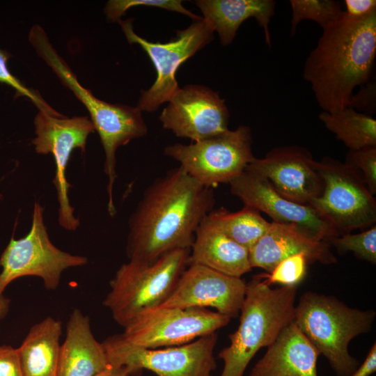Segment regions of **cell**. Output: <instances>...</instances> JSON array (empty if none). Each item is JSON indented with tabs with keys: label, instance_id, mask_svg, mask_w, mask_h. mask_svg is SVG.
<instances>
[{
	"label": "cell",
	"instance_id": "d4e9b609",
	"mask_svg": "<svg viewBox=\"0 0 376 376\" xmlns=\"http://www.w3.org/2000/svg\"><path fill=\"white\" fill-rule=\"evenodd\" d=\"M207 217L228 237L248 250L266 233L271 224L258 210L248 205L234 212L219 207L210 211Z\"/></svg>",
	"mask_w": 376,
	"mask_h": 376
},
{
	"label": "cell",
	"instance_id": "f1b7e54d",
	"mask_svg": "<svg viewBox=\"0 0 376 376\" xmlns=\"http://www.w3.org/2000/svg\"><path fill=\"white\" fill-rule=\"evenodd\" d=\"M308 263L304 255L297 254L281 261L269 273L263 275L269 285L297 286L306 276Z\"/></svg>",
	"mask_w": 376,
	"mask_h": 376
},
{
	"label": "cell",
	"instance_id": "e0dca14e",
	"mask_svg": "<svg viewBox=\"0 0 376 376\" xmlns=\"http://www.w3.org/2000/svg\"><path fill=\"white\" fill-rule=\"evenodd\" d=\"M246 283L209 267L189 264L170 297L159 307L215 308L230 319L238 316Z\"/></svg>",
	"mask_w": 376,
	"mask_h": 376
},
{
	"label": "cell",
	"instance_id": "5b68a950",
	"mask_svg": "<svg viewBox=\"0 0 376 376\" xmlns=\"http://www.w3.org/2000/svg\"><path fill=\"white\" fill-rule=\"evenodd\" d=\"M29 39L37 54L88 111L91 122L95 130L98 132L104 148V169L108 173L114 172L118 148L147 134L148 129L141 111L138 107L111 104L101 100L81 86L76 75L54 49L40 26L36 24L32 26Z\"/></svg>",
	"mask_w": 376,
	"mask_h": 376
},
{
	"label": "cell",
	"instance_id": "e575fe53",
	"mask_svg": "<svg viewBox=\"0 0 376 376\" xmlns=\"http://www.w3.org/2000/svg\"><path fill=\"white\" fill-rule=\"evenodd\" d=\"M376 370V344L370 349L362 364L350 376H370Z\"/></svg>",
	"mask_w": 376,
	"mask_h": 376
},
{
	"label": "cell",
	"instance_id": "4dcf8cb0",
	"mask_svg": "<svg viewBox=\"0 0 376 376\" xmlns=\"http://www.w3.org/2000/svg\"><path fill=\"white\" fill-rule=\"evenodd\" d=\"M9 58L8 54L0 49V83H4L16 91L19 96H24L29 98L38 109L49 114L61 116L62 114L51 107L38 93V92L27 88L19 79L10 73L7 66V61Z\"/></svg>",
	"mask_w": 376,
	"mask_h": 376
},
{
	"label": "cell",
	"instance_id": "4fadbf2b",
	"mask_svg": "<svg viewBox=\"0 0 376 376\" xmlns=\"http://www.w3.org/2000/svg\"><path fill=\"white\" fill-rule=\"evenodd\" d=\"M36 137L31 143L38 154H52L55 162L56 173L52 180L56 192L58 207V223L68 230L79 226V219L74 216L68 189L71 187L66 179V168L72 151L86 150L88 135L95 131L91 120L86 116H56L39 111L34 119Z\"/></svg>",
	"mask_w": 376,
	"mask_h": 376
},
{
	"label": "cell",
	"instance_id": "d6986e66",
	"mask_svg": "<svg viewBox=\"0 0 376 376\" xmlns=\"http://www.w3.org/2000/svg\"><path fill=\"white\" fill-rule=\"evenodd\" d=\"M320 354L292 321L267 347L247 376H318Z\"/></svg>",
	"mask_w": 376,
	"mask_h": 376
},
{
	"label": "cell",
	"instance_id": "cb8c5ba5",
	"mask_svg": "<svg viewBox=\"0 0 376 376\" xmlns=\"http://www.w3.org/2000/svg\"><path fill=\"white\" fill-rule=\"evenodd\" d=\"M319 119L350 150L376 146V120L350 107L329 113L322 111Z\"/></svg>",
	"mask_w": 376,
	"mask_h": 376
},
{
	"label": "cell",
	"instance_id": "8992f818",
	"mask_svg": "<svg viewBox=\"0 0 376 376\" xmlns=\"http://www.w3.org/2000/svg\"><path fill=\"white\" fill-rule=\"evenodd\" d=\"M189 253L190 249H176L151 263L130 260L123 264L103 301L114 320L125 327L140 313L160 306L189 265Z\"/></svg>",
	"mask_w": 376,
	"mask_h": 376
},
{
	"label": "cell",
	"instance_id": "6da1fadb",
	"mask_svg": "<svg viewBox=\"0 0 376 376\" xmlns=\"http://www.w3.org/2000/svg\"><path fill=\"white\" fill-rule=\"evenodd\" d=\"M214 203L213 188L180 166L168 171L146 189L129 219V259L151 263L170 251L190 249Z\"/></svg>",
	"mask_w": 376,
	"mask_h": 376
},
{
	"label": "cell",
	"instance_id": "7c38bea8",
	"mask_svg": "<svg viewBox=\"0 0 376 376\" xmlns=\"http://www.w3.org/2000/svg\"><path fill=\"white\" fill-rule=\"evenodd\" d=\"M229 321V318L205 308L157 307L135 317L120 335L144 348L174 347L216 332Z\"/></svg>",
	"mask_w": 376,
	"mask_h": 376
},
{
	"label": "cell",
	"instance_id": "ac0fdd59",
	"mask_svg": "<svg viewBox=\"0 0 376 376\" xmlns=\"http://www.w3.org/2000/svg\"><path fill=\"white\" fill-rule=\"evenodd\" d=\"M297 254L304 255L308 263L324 265L336 263L331 245L316 240L297 227L272 221L268 230L249 249L251 267L269 273L281 261Z\"/></svg>",
	"mask_w": 376,
	"mask_h": 376
},
{
	"label": "cell",
	"instance_id": "9a60e30c",
	"mask_svg": "<svg viewBox=\"0 0 376 376\" xmlns=\"http://www.w3.org/2000/svg\"><path fill=\"white\" fill-rule=\"evenodd\" d=\"M229 185L231 193L244 205L265 212L274 222L293 225L311 237L327 242L339 235L312 206L283 197L267 179L257 173L245 169Z\"/></svg>",
	"mask_w": 376,
	"mask_h": 376
},
{
	"label": "cell",
	"instance_id": "83f0119b",
	"mask_svg": "<svg viewBox=\"0 0 376 376\" xmlns=\"http://www.w3.org/2000/svg\"><path fill=\"white\" fill-rule=\"evenodd\" d=\"M182 2L181 0H111L105 6L104 13L110 21L118 22L129 8L143 6L178 12L193 21L202 18L186 9Z\"/></svg>",
	"mask_w": 376,
	"mask_h": 376
},
{
	"label": "cell",
	"instance_id": "8d00e7d4",
	"mask_svg": "<svg viewBox=\"0 0 376 376\" xmlns=\"http://www.w3.org/2000/svg\"><path fill=\"white\" fill-rule=\"evenodd\" d=\"M10 300L0 295V320L3 319L8 314L10 307Z\"/></svg>",
	"mask_w": 376,
	"mask_h": 376
},
{
	"label": "cell",
	"instance_id": "1f68e13d",
	"mask_svg": "<svg viewBox=\"0 0 376 376\" xmlns=\"http://www.w3.org/2000/svg\"><path fill=\"white\" fill-rule=\"evenodd\" d=\"M357 111L372 116L376 110V81L370 79L359 86L351 96L348 107Z\"/></svg>",
	"mask_w": 376,
	"mask_h": 376
},
{
	"label": "cell",
	"instance_id": "484cf974",
	"mask_svg": "<svg viewBox=\"0 0 376 376\" xmlns=\"http://www.w3.org/2000/svg\"><path fill=\"white\" fill-rule=\"evenodd\" d=\"M292 9L291 35H295L299 23L312 20L324 29L334 22L343 12L342 3L334 0H290Z\"/></svg>",
	"mask_w": 376,
	"mask_h": 376
},
{
	"label": "cell",
	"instance_id": "f546056e",
	"mask_svg": "<svg viewBox=\"0 0 376 376\" xmlns=\"http://www.w3.org/2000/svg\"><path fill=\"white\" fill-rule=\"evenodd\" d=\"M344 163L361 175L372 195L376 194V146L350 150Z\"/></svg>",
	"mask_w": 376,
	"mask_h": 376
},
{
	"label": "cell",
	"instance_id": "5bb4252c",
	"mask_svg": "<svg viewBox=\"0 0 376 376\" xmlns=\"http://www.w3.org/2000/svg\"><path fill=\"white\" fill-rule=\"evenodd\" d=\"M163 109V127L198 141L227 131L229 111L217 92L198 85L179 88Z\"/></svg>",
	"mask_w": 376,
	"mask_h": 376
},
{
	"label": "cell",
	"instance_id": "7402d4cb",
	"mask_svg": "<svg viewBox=\"0 0 376 376\" xmlns=\"http://www.w3.org/2000/svg\"><path fill=\"white\" fill-rule=\"evenodd\" d=\"M205 19L217 31L223 45H230L243 22L253 17L263 28L266 43L271 47L269 25L274 13L273 0H197Z\"/></svg>",
	"mask_w": 376,
	"mask_h": 376
},
{
	"label": "cell",
	"instance_id": "d590c367",
	"mask_svg": "<svg viewBox=\"0 0 376 376\" xmlns=\"http://www.w3.org/2000/svg\"><path fill=\"white\" fill-rule=\"evenodd\" d=\"M96 376H131L127 370L124 367H118L109 365L104 370Z\"/></svg>",
	"mask_w": 376,
	"mask_h": 376
},
{
	"label": "cell",
	"instance_id": "4316f807",
	"mask_svg": "<svg viewBox=\"0 0 376 376\" xmlns=\"http://www.w3.org/2000/svg\"><path fill=\"white\" fill-rule=\"evenodd\" d=\"M328 243L338 252L352 251L358 258L375 265L376 226L357 234L346 233L331 238Z\"/></svg>",
	"mask_w": 376,
	"mask_h": 376
},
{
	"label": "cell",
	"instance_id": "277c9868",
	"mask_svg": "<svg viewBox=\"0 0 376 376\" xmlns=\"http://www.w3.org/2000/svg\"><path fill=\"white\" fill-rule=\"evenodd\" d=\"M373 310L347 306L336 297L307 292L295 307L293 322L338 376H350L359 361L348 351L350 342L370 331Z\"/></svg>",
	"mask_w": 376,
	"mask_h": 376
},
{
	"label": "cell",
	"instance_id": "ba28073f",
	"mask_svg": "<svg viewBox=\"0 0 376 376\" xmlns=\"http://www.w3.org/2000/svg\"><path fill=\"white\" fill-rule=\"evenodd\" d=\"M324 188L309 203L339 235L370 228L376 222V201L361 175L353 168L329 157L315 160Z\"/></svg>",
	"mask_w": 376,
	"mask_h": 376
},
{
	"label": "cell",
	"instance_id": "8fae6325",
	"mask_svg": "<svg viewBox=\"0 0 376 376\" xmlns=\"http://www.w3.org/2000/svg\"><path fill=\"white\" fill-rule=\"evenodd\" d=\"M132 19L118 22L130 43L141 47L152 61L157 72L154 84L141 91L137 107L141 111H154L163 103L169 102L180 88L175 79L181 64L213 39L214 31L203 18L193 21L183 30L176 31V36L166 42H153L138 36L133 30Z\"/></svg>",
	"mask_w": 376,
	"mask_h": 376
},
{
	"label": "cell",
	"instance_id": "3957f363",
	"mask_svg": "<svg viewBox=\"0 0 376 376\" xmlns=\"http://www.w3.org/2000/svg\"><path fill=\"white\" fill-rule=\"evenodd\" d=\"M297 286L272 288L263 274L246 283L237 329L230 334L229 346L219 353L224 361L220 376H244L258 351L270 345L293 320Z\"/></svg>",
	"mask_w": 376,
	"mask_h": 376
},
{
	"label": "cell",
	"instance_id": "2e32d148",
	"mask_svg": "<svg viewBox=\"0 0 376 376\" xmlns=\"http://www.w3.org/2000/svg\"><path fill=\"white\" fill-rule=\"evenodd\" d=\"M315 164L307 149L285 146L272 148L263 158L255 157L245 169L264 177L283 197L308 205L324 188Z\"/></svg>",
	"mask_w": 376,
	"mask_h": 376
},
{
	"label": "cell",
	"instance_id": "30bf717a",
	"mask_svg": "<svg viewBox=\"0 0 376 376\" xmlns=\"http://www.w3.org/2000/svg\"><path fill=\"white\" fill-rule=\"evenodd\" d=\"M43 207L35 202L31 228L19 239L12 237L0 257V295L14 280L26 276L40 277L47 290H56L62 272L83 266L88 259L63 251L50 241L43 219Z\"/></svg>",
	"mask_w": 376,
	"mask_h": 376
},
{
	"label": "cell",
	"instance_id": "ffe728a7",
	"mask_svg": "<svg viewBox=\"0 0 376 376\" xmlns=\"http://www.w3.org/2000/svg\"><path fill=\"white\" fill-rule=\"evenodd\" d=\"M66 328L59 350L58 376H96L109 366L102 343L91 331L88 316L75 308Z\"/></svg>",
	"mask_w": 376,
	"mask_h": 376
},
{
	"label": "cell",
	"instance_id": "836d02e7",
	"mask_svg": "<svg viewBox=\"0 0 376 376\" xmlns=\"http://www.w3.org/2000/svg\"><path fill=\"white\" fill-rule=\"evenodd\" d=\"M343 2V12L350 18L362 19L376 13L375 0H345Z\"/></svg>",
	"mask_w": 376,
	"mask_h": 376
},
{
	"label": "cell",
	"instance_id": "d6a6232c",
	"mask_svg": "<svg viewBox=\"0 0 376 376\" xmlns=\"http://www.w3.org/2000/svg\"><path fill=\"white\" fill-rule=\"evenodd\" d=\"M0 376H23L17 350L0 345Z\"/></svg>",
	"mask_w": 376,
	"mask_h": 376
},
{
	"label": "cell",
	"instance_id": "7a4b0ae2",
	"mask_svg": "<svg viewBox=\"0 0 376 376\" xmlns=\"http://www.w3.org/2000/svg\"><path fill=\"white\" fill-rule=\"evenodd\" d=\"M376 56V13L362 19L344 12L322 29L307 57L303 77L323 110L348 107L354 89L370 79Z\"/></svg>",
	"mask_w": 376,
	"mask_h": 376
},
{
	"label": "cell",
	"instance_id": "52a82bcc",
	"mask_svg": "<svg viewBox=\"0 0 376 376\" xmlns=\"http://www.w3.org/2000/svg\"><path fill=\"white\" fill-rule=\"evenodd\" d=\"M216 332L190 343L164 349H149L126 341L120 334L105 339L102 343L109 363L124 367L130 375L143 370L157 376H212L217 368L214 349Z\"/></svg>",
	"mask_w": 376,
	"mask_h": 376
},
{
	"label": "cell",
	"instance_id": "44dd1931",
	"mask_svg": "<svg viewBox=\"0 0 376 376\" xmlns=\"http://www.w3.org/2000/svg\"><path fill=\"white\" fill-rule=\"evenodd\" d=\"M189 264L201 265L240 278L252 269L249 250L228 237L207 216L196 231Z\"/></svg>",
	"mask_w": 376,
	"mask_h": 376
},
{
	"label": "cell",
	"instance_id": "603a6c76",
	"mask_svg": "<svg viewBox=\"0 0 376 376\" xmlns=\"http://www.w3.org/2000/svg\"><path fill=\"white\" fill-rule=\"evenodd\" d=\"M61 322L50 316L32 326L17 348L23 376H58Z\"/></svg>",
	"mask_w": 376,
	"mask_h": 376
},
{
	"label": "cell",
	"instance_id": "9c48e42d",
	"mask_svg": "<svg viewBox=\"0 0 376 376\" xmlns=\"http://www.w3.org/2000/svg\"><path fill=\"white\" fill-rule=\"evenodd\" d=\"M164 154L177 161L199 183L210 188L229 183L255 158L251 131L246 125L189 145L168 146Z\"/></svg>",
	"mask_w": 376,
	"mask_h": 376
}]
</instances>
